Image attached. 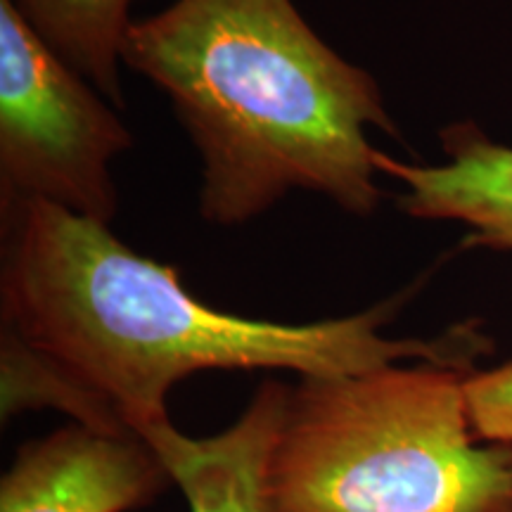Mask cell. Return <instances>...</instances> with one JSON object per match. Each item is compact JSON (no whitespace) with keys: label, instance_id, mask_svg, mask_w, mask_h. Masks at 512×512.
<instances>
[{"label":"cell","instance_id":"5","mask_svg":"<svg viewBox=\"0 0 512 512\" xmlns=\"http://www.w3.org/2000/svg\"><path fill=\"white\" fill-rule=\"evenodd\" d=\"M171 484L143 439L69 422L19 446L0 482V512H128Z\"/></svg>","mask_w":512,"mask_h":512},{"label":"cell","instance_id":"1","mask_svg":"<svg viewBox=\"0 0 512 512\" xmlns=\"http://www.w3.org/2000/svg\"><path fill=\"white\" fill-rule=\"evenodd\" d=\"M0 411H57L143 439L166 399L207 370L356 375L392 363L470 368L484 337H387L403 297L313 323L235 316L185 290L176 268L133 252L105 223L46 202H0Z\"/></svg>","mask_w":512,"mask_h":512},{"label":"cell","instance_id":"8","mask_svg":"<svg viewBox=\"0 0 512 512\" xmlns=\"http://www.w3.org/2000/svg\"><path fill=\"white\" fill-rule=\"evenodd\" d=\"M138 0H12L24 22L69 67L105 95L117 110L126 107L121 86V50Z\"/></svg>","mask_w":512,"mask_h":512},{"label":"cell","instance_id":"4","mask_svg":"<svg viewBox=\"0 0 512 512\" xmlns=\"http://www.w3.org/2000/svg\"><path fill=\"white\" fill-rule=\"evenodd\" d=\"M117 112L0 0V202H46L110 226L112 162L133 147Z\"/></svg>","mask_w":512,"mask_h":512},{"label":"cell","instance_id":"3","mask_svg":"<svg viewBox=\"0 0 512 512\" xmlns=\"http://www.w3.org/2000/svg\"><path fill=\"white\" fill-rule=\"evenodd\" d=\"M392 363L302 377L266 465V512H512V446L472 430L465 377Z\"/></svg>","mask_w":512,"mask_h":512},{"label":"cell","instance_id":"9","mask_svg":"<svg viewBox=\"0 0 512 512\" xmlns=\"http://www.w3.org/2000/svg\"><path fill=\"white\" fill-rule=\"evenodd\" d=\"M465 399L477 439L512 446V361L467 373Z\"/></svg>","mask_w":512,"mask_h":512},{"label":"cell","instance_id":"2","mask_svg":"<svg viewBox=\"0 0 512 512\" xmlns=\"http://www.w3.org/2000/svg\"><path fill=\"white\" fill-rule=\"evenodd\" d=\"M121 62L169 98L195 145L209 226H245L297 190L358 219L380 207L370 131L399 128L375 76L294 0H174L133 19Z\"/></svg>","mask_w":512,"mask_h":512},{"label":"cell","instance_id":"7","mask_svg":"<svg viewBox=\"0 0 512 512\" xmlns=\"http://www.w3.org/2000/svg\"><path fill=\"white\" fill-rule=\"evenodd\" d=\"M290 392V384L264 380L240 418L211 437H188L174 422L147 434L190 512H266V465Z\"/></svg>","mask_w":512,"mask_h":512},{"label":"cell","instance_id":"6","mask_svg":"<svg viewBox=\"0 0 512 512\" xmlns=\"http://www.w3.org/2000/svg\"><path fill=\"white\" fill-rule=\"evenodd\" d=\"M446 159L408 164L377 150L380 176L401 181L396 204L420 221H453L470 228L472 245L512 252V147L491 140L475 124L441 131Z\"/></svg>","mask_w":512,"mask_h":512}]
</instances>
